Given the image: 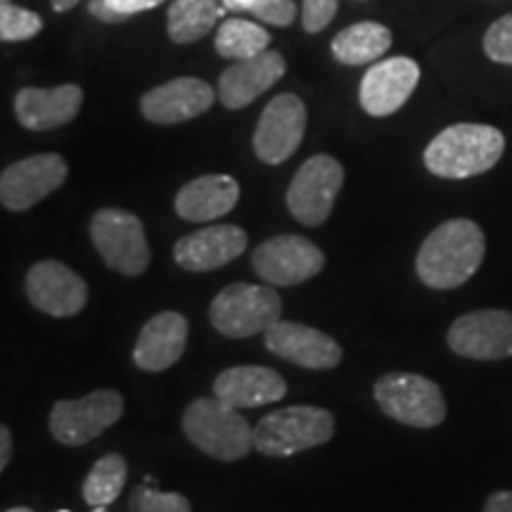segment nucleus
Here are the masks:
<instances>
[{"instance_id": "nucleus-41", "label": "nucleus", "mask_w": 512, "mask_h": 512, "mask_svg": "<svg viewBox=\"0 0 512 512\" xmlns=\"http://www.w3.org/2000/svg\"><path fill=\"white\" fill-rule=\"evenodd\" d=\"M60 512H69V510H60Z\"/></svg>"}, {"instance_id": "nucleus-29", "label": "nucleus", "mask_w": 512, "mask_h": 512, "mask_svg": "<svg viewBox=\"0 0 512 512\" xmlns=\"http://www.w3.org/2000/svg\"><path fill=\"white\" fill-rule=\"evenodd\" d=\"M128 508L131 512H192V505L183 494H166L145 484L131 491Z\"/></svg>"}, {"instance_id": "nucleus-10", "label": "nucleus", "mask_w": 512, "mask_h": 512, "mask_svg": "<svg viewBox=\"0 0 512 512\" xmlns=\"http://www.w3.org/2000/svg\"><path fill=\"white\" fill-rule=\"evenodd\" d=\"M252 268L268 285L294 287L323 271L325 254L304 235H275L254 249Z\"/></svg>"}, {"instance_id": "nucleus-15", "label": "nucleus", "mask_w": 512, "mask_h": 512, "mask_svg": "<svg viewBox=\"0 0 512 512\" xmlns=\"http://www.w3.org/2000/svg\"><path fill=\"white\" fill-rule=\"evenodd\" d=\"M420 81V67L411 57H387L375 62L361 81L358 100L370 117H389L399 112Z\"/></svg>"}, {"instance_id": "nucleus-40", "label": "nucleus", "mask_w": 512, "mask_h": 512, "mask_svg": "<svg viewBox=\"0 0 512 512\" xmlns=\"http://www.w3.org/2000/svg\"><path fill=\"white\" fill-rule=\"evenodd\" d=\"M0 3H10V0H0Z\"/></svg>"}, {"instance_id": "nucleus-7", "label": "nucleus", "mask_w": 512, "mask_h": 512, "mask_svg": "<svg viewBox=\"0 0 512 512\" xmlns=\"http://www.w3.org/2000/svg\"><path fill=\"white\" fill-rule=\"evenodd\" d=\"M91 240L102 261L121 275H143L150 266L145 228L131 211L100 209L91 219Z\"/></svg>"}, {"instance_id": "nucleus-39", "label": "nucleus", "mask_w": 512, "mask_h": 512, "mask_svg": "<svg viewBox=\"0 0 512 512\" xmlns=\"http://www.w3.org/2000/svg\"><path fill=\"white\" fill-rule=\"evenodd\" d=\"M93 512H107V505H95Z\"/></svg>"}, {"instance_id": "nucleus-13", "label": "nucleus", "mask_w": 512, "mask_h": 512, "mask_svg": "<svg viewBox=\"0 0 512 512\" xmlns=\"http://www.w3.org/2000/svg\"><path fill=\"white\" fill-rule=\"evenodd\" d=\"M67 174V162L55 152L19 159L0 174V202L8 211H27L60 188Z\"/></svg>"}, {"instance_id": "nucleus-6", "label": "nucleus", "mask_w": 512, "mask_h": 512, "mask_svg": "<svg viewBox=\"0 0 512 512\" xmlns=\"http://www.w3.org/2000/svg\"><path fill=\"white\" fill-rule=\"evenodd\" d=\"M373 392L382 413L401 425L430 430L446 420V399L430 377L387 373L375 382Z\"/></svg>"}, {"instance_id": "nucleus-3", "label": "nucleus", "mask_w": 512, "mask_h": 512, "mask_svg": "<svg viewBox=\"0 0 512 512\" xmlns=\"http://www.w3.org/2000/svg\"><path fill=\"white\" fill-rule=\"evenodd\" d=\"M183 432L192 446L223 463L245 458L254 448L252 425L242 418L238 408H230L216 396H202L185 408Z\"/></svg>"}, {"instance_id": "nucleus-28", "label": "nucleus", "mask_w": 512, "mask_h": 512, "mask_svg": "<svg viewBox=\"0 0 512 512\" xmlns=\"http://www.w3.org/2000/svg\"><path fill=\"white\" fill-rule=\"evenodd\" d=\"M43 31V19L38 12L19 8L12 3H0V38L5 43L29 41Z\"/></svg>"}, {"instance_id": "nucleus-30", "label": "nucleus", "mask_w": 512, "mask_h": 512, "mask_svg": "<svg viewBox=\"0 0 512 512\" xmlns=\"http://www.w3.org/2000/svg\"><path fill=\"white\" fill-rule=\"evenodd\" d=\"M162 3L164 0H91L88 10L100 22H126L128 17L157 8Z\"/></svg>"}, {"instance_id": "nucleus-22", "label": "nucleus", "mask_w": 512, "mask_h": 512, "mask_svg": "<svg viewBox=\"0 0 512 512\" xmlns=\"http://www.w3.org/2000/svg\"><path fill=\"white\" fill-rule=\"evenodd\" d=\"M287 382L266 366H235L223 370L214 382V396L230 408H259L285 399Z\"/></svg>"}, {"instance_id": "nucleus-21", "label": "nucleus", "mask_w": 512, "mask_h": 512, "mask_svg": "<svg viewBox=\"0 0 512 512\" xmlns=\"http://www.w3.org/2000/svg\"><path fill=\"white\" fill-rule=\"evenodd\" d=\"M188 344V320L178 311H162L152 316L140 330L133 363L147 373H162L181 361Z\"/></svg>"}, {"instance_id": "nucleus-32", "label": "nucleus", "mask_w": 512, "mask_h": 512, "mask_svg": "<svg viewBox=\"0 0 512 512\" xmlns=\"http://www.w3.org/2000/svg\"><path fill=\"white\" fill-rule=\"evenodd\" d=\"M256 19L266 24H275V27H290L297 15V5L294 0H252L249 10Z\"/></svg>"}, {"instance_id": "nucleus-27", "label": "nucleus", "mask_w": 512, "mask_h": 512, "mask_svg": "<svg viewBox=\"0 0 512 512\" xmlns=\"http://www.w3.org/2000/svg\"><path fill=\"white\" fill-rule=\"evenodd\" d=\"M128 477V467L124 456L107 453L91 467L86 482H83V498L88 505H110L117 501L124 491Z\"/></svg>"}, {"instance_id": "nucleus-36", "label": "nucleus", "mask_w": 512, "mask_h": 512, "mask_svg": "<svg viewBox=\"0 0 512 512\" xmlns=\"http://www.w3.org/2000/svg\"><path fill=\"white\" fill-rule=\"evenodd\" d=\"M252 0H223V8L230 12H247Z\"/></svg>"}, {"instance_id": "nucleus-1", "label": "nucleus", "mask_w": 512, "mask_h": 512, "mask_svg": "<svg viewBox=\"0 0 512 512\" xmlns=\"http://www.w3.org/2000/svg\"><path fill=\"white\" fill-rule=\"evenodd\" d=\"M484 230L470 219H448L427 235L415 256V271L430 290H456L482 266Z\"/></svg>"}, {"instance_id": "nucleus-35", "label": "nucleus", "mask_w": 512, "mask_h": 512, "mask_svg": "<svg viewBox=\"0 0 512 512\" xmlns=\"http://www.w3.org/2000/svg\"><path fill=\"white\" fill-rule=\"evenodd\" d=\"M12 456V434L8 427H0V470H5Z\"/></svg>"}, {"instance_id": "nucleus-8", "label": "nucleus", "mask_w": 512, "mask_h": 512, "mask_svg": "<svg viewBox=\"0 0 512 512\" xmlns=\"http://www.w3.org/2000/svg\"><path fill=\"white\" fill-rule=\"evenodd\" d=\"M342 183L344 166L335 157L316 155L306 159L287 188V209L306 228L323 226L330 219Z\"/></svg>"}, {"instance_id": "nucleus-19", "label": "nucleus", "mask_w": 512, "mask_h": 512, "mask_svg": "<svg viewBox=\"0 0 512 512\" xmlns=\"http://www.w3.org/2000/svg\"><path fill=\"white\" fill-rule=\"evenodd\" d=\"M249 245L247 233L240 226H209L185 235L176 242L174 261L183 271L207 273L230 264L245 252Z\"/></svg>"}, {"instance_id": "nucleus-31", "label": "nucleus", "mask_w": 512, "mask_h": 512, "mask_svg": "<svg viewBox=\"0 0 512 512\" xmlns=\"http://www.w3.org/2000/svg\"><path fill=\"white\" fill-rule=\"evenodd\" d=\"M484 53L491 62L512 67V15L496 19L484 34Z\"/></svg>"}, {"instance_id": "nucleus-17", "label": "nucleus", "mask_w": 512, "mask_h": 512, "mask_svg": "<svg viewBox=\"0 0 512 512\" xmlns=\"http://www.w3.org/2000/svg\"><path fill=\"white\" fill-rule=\"evenodd\" d=\"M214 100L216 93L207 81L195 76H178L147 91L140 98V112L152 124L174 126L197 119L214 105Z\"/></svg>"}, {"instance_id": "nucleus-12", "label": "nucleus", "mask_w": 512, "mask_h": 512, "mask_svg": "<svg viewBox=\"0 0 512 512\" xmlns=\"http://www.w3.org/2000/svg\"><path fill=\"white\" fill-rule=\"evenodd\" d=\"M306 105L294 93H280L261 112L254 131V152L264 164H283L302 145Z\"/></svg>"}, {"instance_id": "nucleus-25", "label": "nucleus", "mask_w": 512, "mask_h": 512, "mask_svg": "<svg viewBox=\"0 0 512 512\" xmlns=\"http://www.w3.org/2000/svg\"><path fill=\"white\" fill-rule=\"evenodd\" d=\"M226 15L219 0H174L166 12V34L178 46L197 43Z\"/></svg>"}, {"instance_id": "nucleus-34", "label": "nucleus", "mask_w": 512, "mask_h": 512, "mask_svg": "<svg viewBox=\"0 0 512 512\" xmlns=\"http://www.w3.org/2000/svg\"><path fill=\"white\" fill-rule=\"evenodd\" d=\"M482 512H512V491H496L486 498Z\"/></svg>"}, {"instance_id": "nucleus-37", "label": "nucleus", "mask_w": 512, "mask_h": 512, "mask_svg": "<svg viewBox=\"0 0 512 512\" xmlns=\"http://www.w3.org/2000/svg\"><path fill=\"white\" fill-rule=\"evenodd\" d=\"M81 0H50V5H53L55 12H69L72 8H76Z\"/></svg>"}, {"instance_id": "nucleus-26", "label": "nucleus", "mask_w": 512, "mask_h": 512, "mask_svg": "<svg viewBox=\"0 0 512 512\" xmlns=\"http://www.w3.org/2000/svg\"><path fill=\"white\" fill-rule=\"evenodd\" d=\"M271 34L259 24L249 22V19H223L219 34L214 38V48L221 57L228 60H247V57L261 55L268 50Z\"/></svg>"}, {"instance_id": "nucleus-2", "label": "nucleus", "mask_w": 512, "mask_h": 512, "mask_svg": "<svg viewBox=\"0 0 512 512\" xmlns=\"http://www.w3.org/2000/svg\"><path fill=\"white\" fill-rule=\"evenodd\" d=\"M503 152L505 136L496 126L453 124L427 145L422 159L430 174L460 181L494 169Z\"/></svg>"}, {"instance_id": "nucleus-23", "label": "nucleus", "mask_w": 512, "mask_h": 512, "mask_svg": "<svg viewBox=\"0 0 512 512\" xmlns=\"http://www.w3.org/2000/svg\"><path fill=\"white\" fill-rule=\"evenodd\" d=\"M240 200V185L228 174H209L185 183L176 195V214L190 223H209L230 214Z\"/></svg>"}, {"instance_id": "nucleus-14", "label": "nucleus", "mask_w": 512, "mask_h": 512, "mask_svg": "<svg viewBox=\"0 0 512 512\" xmlns=\"http://www.w3.org/2000/svg\"><path fill=\"white\" fill-rule=\"evenodd\" d=\"M24 290H27L29 302L38 311L55 318L76 316V313L86 309L88 302L86 280L76 275L69 266L53 259L38 261L29 268Z\"/></svg>"}, {"instance_id": "nucleus-11", "label": "nucleus", "mask_w": 512, "mask_h": 512, "mask_svg": "<svg viewBox=\"0 0 512 512\" xmlns=\"http://www.w3.org/2000/svg\"><path fill=\"white\" fill-rule=\"evenodd\" d=\"M453 354L472 361H503L512 356V311L482 309L465 313L448 328Z\"/></svg>"}, {"instance_id": "nucleus-20", "label": "nucleus", "mask_w": 512, "mask_h": 512, "mask_svg": "<svg viewBox=\"0 0 512 512\" xmlns=\"http://www.w3.org/2000/svg\"><path fill=\"white\" fill-rule=\"evenodd\" d=\"M83 91L76 83L55 88H22L15 95L17 121L29 131H53L79 117Z\"/></svg>"}, {"instance_id": "nucleus-38", "label": "nucleus", "mask_w": 512, "mask_h": 512, "mask_svg": "<svg viewBox=\"0 0 512 512\" xmlns=\"http://www.w3.org/2000/svg\"><path fill=\"white\" fill-rule=\"evenodd\" d=\"M5 512H34L31 508H22V505H19V508H10V510H5Z\"/></svg>"}, {"instance_id": "nucleus-16", "label": "nucleus", "mask_w": 512, "mask_h": 512, "mask_svg": "<svg viewBox=\"0 0 512 512\" xmlns=\"http://www.w3.org/2000/svg\"><path fill=\"white\" fill-rule=\"evenodd\" d=\"M266 349L309 370H330L342 361V347L325 332L294 320H278L264 332Z\"/></svg>"}, {"instance_id": "nucleus-18", "label": "nucleus", "mask_w": 512, "mask_h": 512, "mask_svg": "<svg viewBox=\"0 0 512 512\" xmlns=\"http://www.w3.org/2000/svg\"><path fill=\"white\" fill-rule=\"evenodd\" d=\"M287 72L285 57L275 50H264L261 55L235 60L219 76V100L226 110H242L264 95L283 79Z\"/></svg>"}, {"instance_id": "nucleus-9", "label": "nucleus", "mask_w": 512, "mask_h": 512, "mask_svg": "<svg viewBox=\"0 0 512 512\" xmlns=\"http://www.w3.org/2000/svg\"><path fill=\"white\" fill-rule=\"evenodd\" d=\"M124 415V396L95 389L76 401H57L50 411V432L64 446H83L110 430Z\"/></svg>"}, {"instance_id": "nucleus-24", "label": "nucleus", "mask_w": 512, "mask_h": 512, "mask_svg": "<svg viewBox=\"0 0 512 512\" xmlns=\"http://www.w3.org/2000/svg\"><path fill=\"white\" fill-rule=\"evenodd\" d=\"M392 31L380 22H358L342 29L332 38V55L337 62L349 64V67H361L370 64L392 48Z\"/></svg>"}, {"instance_id": "nucleus-4", "label": "nucleus", "mask_w": 512, "mask_h": 512, "mask_svg": "<svg viewBox=\"0 0 512 512\" xmlns=\"http://www.w3.org/2000/svg\"><path fill=\"white\" fill-rule=\"evenodd\" d=\"M335 437V418L318 406H290L268 413L254 427V448L264 456L287 458L323 446Z\"/></svg>"}, {"instance_id": "nucleus-33", "label": "nucleus", "mask_w": 512, "mask_h": 512, "mask_svg": "<svg viewBox=\"0 0 512 512\" xmlns=\"http://www.w3.org/2000/svg\"><path fill=\"white\" fill-rule=\"evenodd\" d=\"M337 15V0H304L302 24L309 34H320Z\"/></svg>"}, {"instance_id": "nucleus-5", "label": "nucleus", "mask_w": 512, "mask_h": 512, "mask_svg": "<svg viewBox=\"0 0 512 512\" xmlns=\"http://www.w3.org/2000/svg\"><path fill=\"white\" fill-rule=\"evenodd\" d=\"M283 299L273 285L233 283L216 294L209 306V320L221 335L245 339L266 332L280 320Z\"/></svg>"}]
</instances>
